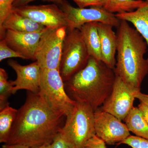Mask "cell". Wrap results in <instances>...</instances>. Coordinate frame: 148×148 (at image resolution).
<instances>
[{"label":"cell","instance_id":"6da1fadb","mask_svg":"<svg viewBox=\"0 0 148 148\" xmlns=\"http://www.w3.org/2000/svg\"><path fill=\"white\" fill-rule=\"evenodd\" d=\"M65 118L51 110L38 93L29 92L25 103L18 110L7 144L31 148L51 144L64 126Z\"/></svg>","mask_w":148,"mask_h":148},{"label":"cell","instance_id":"7a4b0ae2","mask_svg":"<svg viewBox=\"0 0 148 148\" xmlns=\"http://www.w3.org/2000/svg\"><path fill=\"white\" fill-rule=\"evenodd\" d=\"M116 77L114 69L90 56L85 67L64 82L65 88L72 99L87 103L95 111L110 95Z\"/></svg>","mask_w":148,"mask_h":148},{"label":"cell","instance_id":"3957f363","mask_svg":"<svg viewBox=\"0 0 148 148\" xmlns=\"http://www.w3.org/2000/svg\"><path fill=\"white\" fill-rule=\"evenodd\" d=\"M116 75L131 86L141 90V85L148 74V61L144 57L147 42L128 22L120 20L117 27Z\"/></svg>","mask_w":148,"mask_h":148},{"label":"cell","instance_id":"277c9868","mask_svg":"<svg viewBox=\"0 0 148 148\" xmlns=\"http://www.w3.org/2000/svg\"><path fill=\"white\" fill-rule=\"evenodd\" d=\"M76 101L59 133L76 148H84L88 141L95 135L94 111L87 103Z\"/></svg>","mask_w":148,"mask_h":148},{"label":"cell","instance_id":"5b68a950","mask_svg":"<svg viewBox=\"0 0 148 148\" xmlns=\"http://www.w3.org/2000/svg\"><path fill=\"white\" fill-rule=\"evenodd\" d=\"M90 57L79 29H67L59 69L64 82L84 68Z\"/></svg>","mask_w":148,"mask_h":148},{"label":"cell","instance_id":"8992f818","mask_svg":"<svg viewBox=\"0 0 148 148\" xmlns=\"http://www.w3.org/2000/svg\"><path fill=\"white\" fill-rule=\"evenodd\" d=\"M39 94L51 110L67 117L76 101L68 94L59 70L41 69Z\"/></svg>","mask_w":148,"mask_h":148},{"label":"cell","instance_id":"52a82bcc","mask_svg":"<svg viewBox=\"0 0 148 148\" xmlns=\"http://www.w3.org/2000/svg\"><path fill=\"white\" fill-rule=\"evenodd\" d=\"M68 28L46 27L35 54L41 69L59 70L64 40Z\"/></svg>","mask_w":148,"mask_h":148},{"label":"cell","instance_id":"ba28073f","mask_svg":"<svg viewBox=\"0 0 148 148\" xmlns=\"http://www.w3.org/2000/svg\"><path fill=\"white\" fill-rule=\"evenodd\" d=\"M58 5L67 15L68 29H79L82 26L92 22H100L111 25L113 27L119 26L120 20L115 14L110 13L102 7H90V8H75L66 0Z\"/></svg>","mask_w":148,"mask_h":148},{"label":"cell","instance_id":"9c48e42d","mask_svg":"<svg viewBox=\"0 0 148 148\" xmlns=\"http://www.w3.org/2000/svg\"><path fill=\"white\" fill-rule=\"evenodd\" d=\"M140 90L116 75L110 95L100 108L121 121H124L134 107L135 92Z\"/></svg>","mask_w":148,"mask_h":148},{"label":"cell","instance_id":"30bf717a","mask_svg":"<svg viewBox=\"0 0 148 148\" xmlns=\"http://www.w3.org/2000/svg\"><path fill=\"white\" fill-rule=\"evenodd\" d=\"M94 123L95 135L107 145L120 144L130 136L125 123L100 108L94 111Z\"/></svg>","mask_w":148,"mask_h":148},{"label":"cell","instance_id":"8fae6325","mask_svg":"<svg viewBox=\"0 0 148 148\" xmlns=\"http://www.w3.org/2000/svg\"><path fill=\"white\" fill-rule=\"evenodd\" d=\"M12 10L46 27H68L67 15L55 3L12 8Z\"/></svg>","mask_w":148,"mask_h":148},{"label":"cell","instance_id":"7c38bea8","mask_svg":"<svg viewBox=\"0 0 148 148\" xmlns=\"http://www.w3.org/2000/svg\"><path fill=\"white\" fill-rule=\"evenodd\" d=\"M8 64L16 74V80L12 81L13 94L20 90L34 93L39 92L41 69L37 61L22 66L16 61L10 59Z\"/></svg>","mask_w":148,"mask_h":148},{"label":"cell","instance_id":"4fadbf2b","mask_svg":"<svg viewBox=\"0 0 148 148\" xmlns=\"http://www.w3.org/2000/svg\"><path fill=\"white\" fill-rule=\"evenodd\" d=\"M45 28L33 32H19L7 30L1 39L4 40L10 47L23 56L24 59L35 61L36 49Z\"/></svg>","mask_w":148,"mask_h":148},{"label":"cell","instance_id":"5bb4252c","mask_svg":"<svg viewBox=\"0 0 148 148\" xmlns=\"http://www.w3.org/2000/svg\"><path fill=\"white\" fill-rule=\"evenodd\" d=\"M113 27L109 24L98 23V30L104 62L111 69H114L116 64V53L117 46V37Z\"/></svg>","mask_w":148,"mask_h":148},{"label":"cell","instance_id":"9a60e30c","mask_svg":"<svg viewBox=\"0 0 148 148\" xmlns=\"http://www.w3.org/2000/svg\"><path fill=\"white\" fill-rule=\"evenodd\" d=\"M46 27L28 17L12 11L0 25V36L2 38L6 30L19 32H33L41 31Z\"/></svg>","mask_w":148,"mask_h":148},{"label":"cell","instance_id":"2e32d148","mask_svg":"<svg viewBox=\"0 0 148 148\" xmlns=\"http://www.w3.org/2000/svg\"><path fill=\"white\" fill-rule=\"evenodd\" d=\"M98 23L92 22L84 24L79 28L83 38L90 56L102 61L101 40L98 30Z\"/></svg>","mask_w":148,"mask_h":148},{"label":"cell","instance_id":"e0dca14e","mask_svg":"<svg viewBox=\"0 0 148 148\" xmlns=\"http://www.w3.org/2000/svg\"><path fill=\"white\" fill-rule=\"evenodd\" d=\"M119 20L132 23L147 42L148 48V3L133 12L116 14ZM148 61V57L147 58Z\"/></svg>","mask_w":148,"mask_h":148},{"label":"cell","instance_id":"ac0fdd59","mask_svg":"<svg viewBox=\"0 0 148 148\" xmlns=\"http://www.w3.org/2000/svg\"><path fill=\"white\" fill-rule=\"evenodd\" d=\"M124 121L130 132L148 140V124L138 107H133Z\"/></svg>","mask_w":148,"mask_h":148},{"label":"cell","instance_id":"d6986e66","mask_svg":"<svg viewBox=\"0 0 148 148\" xmlns=\"http://www.w3.org/2000/svg\"><path fill=\"white\" fill-rule=\"evenodd\" d=\"M17 112L18 110L9 105L0 110V143L8 142Z\"/></svg>","mask_w":148,"mask_h":148},{"label":"cell","instance_id":"ffe728a7","mask_svg":"<svg viewBox=\"0 0 148 148\" xmlns=\"http://www.w3.org/2000/svg\"><path fill=\"white\" fill-rule=\"evenodd\" d=\"M147 3L143 0H107L103 8L110 13H123L134 11Z\"/></svg>","mask_w":148,"mask_h":148},{"label":"cell","instance_id":"44dd1931","mask_svg":"<svg viewBox=\"0 0 148 148\" xmlns=\"http://www.w3.org/2000/svg\"><path fill=\"white\" fill-rule=\"evenodd\" d=\"M8 75L5 70L0 69V110L9 105L8 98L13 93L12 81H8Z\"/></svg>","mask_w":148,"mask_h":148},{"label":"cell","instance_id":"7402d4cb","mask_svg":"<svg viewBox=\"0 0 148 148\" xmlns=\"http://www.w3.org/2000/svg\"><path fill=\"white\" fill-rule=\"evenodd\" d=\"M16 57L24 59L23 56L17 53L15 51L12 49L8 45L5 41L3 39L0 41V61L1 62L4 59L8 58Z\"/></svg>","mask_w":148,"mask_h":148},{"label":"cell","instance_id":"603a6c76","mask_svg":"<svg viewBox=\"0 0 148 148\" xmlns=\"http://www.w3.org/2000/svg\"><path fill=\"white\" fill-rule=\"evenodd\" d=\"M120 144H125L132 148H148V140L136 136L130 135Z\"/></svg>","mask_w":148,"mask_h":148},{"label":"cell","instance_id":"cb8c5ba5","mask_svg":"<svg viewBox=\"0 0 148 148\" xmlns=\"http://www.w3.org/2000/svg\"><path fill=\"white\" fill-rule=\"evenodd\" d=\"M15 0H0V25L12 11Z\"/></svg>","mask_w":148,"mask_h":148},{"label":"cell","instance_id":"d4e9b609","mask_svg":"<svg viewBox=\"0 0 148 148\" xmlns=\"http://www.w3.org/2000/svg\"><path fill=\"white\" fill-rule=\"evenodd\" d=\"M78 8H86L88 7H103L107 0H73Z\"/></svg>","mask_w":148,"mask_h":148},{"label":"cell","instance_id":"484cf974","mask_svg":"<svg viewBox=\"0 0 148 148\" xmlns=\"http://www.w3.org/2000/svg\"><path fill=\"white\" fill-rule=\"evenodd\" d=\"M51 145V148H76L65 140L60 133L56 137Z\"/></svg>","mask_w":148,"mask_h":148},{"label":"cell","instance_id":"4316f807","mask_svg":"<svg viewBox=\"0 0 148 148\" xmlns=\"http://www.w3.org/2000/svg\"><path fill=\"white\" fill-rule=\"evenodd\" d=\"M106 143L96 135L88 141L84 148H108Z\"/></svg>","mask_w":148,"mask_h":148},{"label":"cell","instance_id":"83f0119b","mask_svg":"<svg viewBox=\"0 0 148 148\" xmlns=\"http://www.w3.org/2000/svg\"><path fill=\"white\" fill-rule=\"evenodd\" d=\"M34 1L36 0H15L13 4V8L18 7L27 5L29 3ZM43 1L52 2L56 4H58L63 0H43Z\"/></svg>","mask_w":148,"mask_h":148},{"label":"cell","instance_id":"f1b7e54d","mask_svg":"<svg viewBox=\"0 0 148 148\" xmlns=\"http://www.w3.org/2000/svg\"><path fill=\"white\" fill-rule=\"evenodd\" d=\"M138 108L141 111L144 118L148 124V106L145 103L140 102V104L138 105Z\"/></svg>","mask_w":148,"mask_h":148},{"label":"cell","instance_id":"f546056e","mask_svg":"<svg viewBox=\"0 0 148 148\" xmlns=\"http://www.w3.org/2000/svg\"><path fill=\"white\" fill-rule=\"evenodd\" d=\"M135 98H137L140 102L145 103L148 106V94H144L140 91H138L135 92Z\"/></svg>","mask_w":148,"mask_h":148},{"label":"cell","instance_id":"4dcf8cb0","mask_svg":"<svg viewBox=\"0 0 148 148\" xmlns=\"http://www.w3.org/2000/svg\"><path fill=\"white\" fill-rule=\"evenodd\" d=\"M1 148H31L27 146L20 144H5L2 146Z\"/></svg>","mask_w":148,"mask_h":148},{"label":"cell","instance_id":"1f68e13d","mask_svg":"<svg viewBox=\"0 0 148 148\" xmlns=\"http://www.w3.org/2000/svg\"><path fill=\"white\" fill-rule=\"evenodd\" d=\"M51 144H46V145H43L36 147L32 148H51Z\"/></svg>","mask_w":148,"mask_h":148},{"label":"cell","instance_id":"d6a6232c","mask_svg":"<svg viewBox=\"0 0 148 148\" xmlns=\"http://www.w3.org/2000/svg\"><path fill=\"white\" fill-rule=\"evenodd\" d=\"M147 1V3H148V0H147V1Z\"/></svg>","mask_w":148,"mask_h":148}]
</instances>
